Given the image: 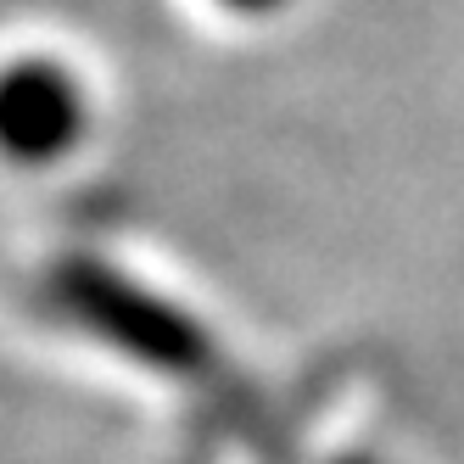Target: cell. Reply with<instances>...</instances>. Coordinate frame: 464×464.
Wrapping results in <instances>:
<instances>
[{"instance_id":"6da1fadb","label":"cell","mask_w":464,"mask_h":464,"mask_svg":"<svg viewBox=\"0 0 464 464\" xmlns=\"http://www.w3.org/2000/svg\"><path fill=\"white\" fill-rule=\"evenodd\" d=\"M51 303H56L62 319H73L95 342L118 347L123 358L146 363L157 375L196 381V375L213 370V336L208 330L185 308H174L169 296H157L140 280L107 269L102 257L56 263L51 269Z\"/></svg>"},{"instance_id":"3957f363","label":"cell","mask_w":464,"mask_h":464,"mask_svg":"<svg viewBox=\"0 0 464 464\" xmlns=\"http://www.w3.org/2000/svg\"><path fill=\"white\" fill-rule=\"evenodd\" d=\"M224 12H236V17H269V12H280L285 0H218Z\"/></svg>"},{"instance_id":"7a4b0ae2","label":"cell","mask_w":464,"mask_h":464,"mask_svg":"<svg viewBox=\"0 0 464 464\" xmlns=\"http://www.w3.org/2000/svg\"><path fill=\"white\" fill-rule=\"evenodd\" d=\"M90 102L79 79L51 56H23L0 68V157L56 162L84 140Z\"/></svg>"}]
</instances>
